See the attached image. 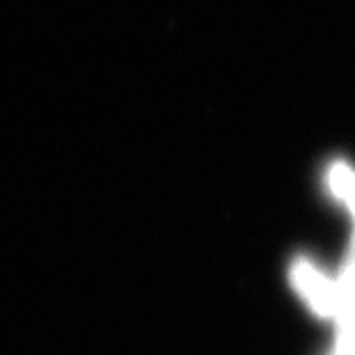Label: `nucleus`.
<instances>
[{"label":"nucleus","mask_w":355,"mask_h":355,"mask_svg":"<svg viewBox=\"0 0 355 355\" xmlns=\"http://www.w3.org/2000/svg\"><path fill=\"white\" fill-rule=\"evenodd\" d=\"M291 282L316 314L335 319V312H337L335 277L321 273L309 259H298V261H293V266H291Z\"/></svg>","instance_id":"obj_1"}]
</instances>
